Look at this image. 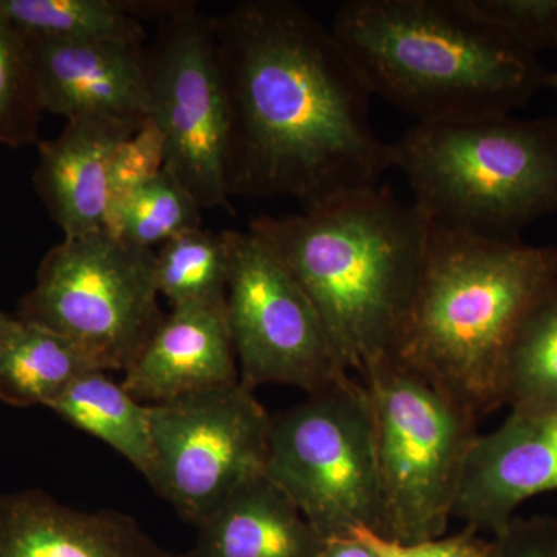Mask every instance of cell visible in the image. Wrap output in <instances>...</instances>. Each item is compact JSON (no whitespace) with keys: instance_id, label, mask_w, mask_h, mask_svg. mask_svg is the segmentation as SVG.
<instances>
[{"instance_id":"f546056e","label":"cell","mask_w":557,"mask_h":557,"mask_svg":"<svg viewBox=\"0 0 557 557\" xmlns=\"http://www.w3.org/2000/svg\"><path fill=\"white\" fill-rule=\"evenodd\" d=\"M549 89H555L557 91V72L552 73V76H549Z\"/></svg>"},{"instance_id":"ac0fdd59","label":"cell","mask_w":557,"mask_h":557,"mask_svg":"<svg viewBox=\"0 0 557 557\" xmlns=\"http://www.w3.org/2000/svg\"><path fill=\"white\" fill-rule=\"evenodd\" d=\"M177 0H0V14L28 36L146 44L143 20H161Z\"/></svg>"},{"instance_id":"d4e9b609","label":"cell","mask_w":557,"mask_h":557,"mask_svg":"<svg viewBox=\"0 0 557 557\" xmlns=\"http://www.w3.org/2000/svg\"><path fill=\"white\" fill-rule=\"evenodd\" d=\"M460 5L534 53L557 50V0H460Z\"/></svg>"},{"instance_id":"d6986e66","label":"cell","mask_w":557,"mask_h":557,"mask_svg":"<svg viewBox=\"0 0 557 557\" xmlns=\"http://www.w3.org/2000/svg\"><path fill=\"white\" fill-rule=\"evenodd\" d=\"M98 366L64 336L10 317L0 327V399L16 408L46 406ZM102 372V370H101Z\"/></svg>"},{"instance_id":"44dd1931","label":"cell","mask_w":557,"mask_h":557,"mask_svg":"<svg viewBox=\"0 0 557 557\" xmlns=\"http://www.w3.org/2000/svg\"><path fill=\"white\" fill-rule=\"evenodd\" d=\"M504 398L512 413H557V287L531 311L512 343Z\"/></svg>"},{"instance_id":"603a6c76","label":"cell","mask_w":557,"mask_h":557,"mask_svg":"<svg viewBox=\"0 0 557 557\" xmlns=\"http://www.w3.org/2000/svg\"><path fill=\"white\" fill-rule=\"evenodd\" d=\"M200 211L188 190L163 170L109 208L104 230L135 247L153 249L200 228Z\"/></svg>"},{"instance_id":"277c9868","label":"cell","mask_w":557,"mask_h":557,"mask_svg":"<svg viewBox=\"0 0 557 557\" xmlns=\"http://www.w3.org/2000/svg\"><path fill=\"white\" fill-rule=\"evenodd\" d=\"M330 28L369 94L418 123L511 115L552 76L460 0H350Z\"/></svg>"},{"instance_id":"cb8c5ba5","label":"cell","mask_w":557,"mask_h":557,"mask_svg":"<svg viewBox=\"0 0 557 557\" xmlns=\"http://www.w3.org/2000/svg\"><path fill=\"white\" fill-rule=\"evenodd\" d=\"M40 115L24 35L0 14V145L39 143Z\"/></svg>"},{"instance_id":"7402d4cb","label":"cell","mask_w":557,"mask_h":557,"mask_svg":"<svg viewBox=\"0 0 557 557\" xmlns=\"http://www.w3.org/2000/svg\"><path fill=\"white\" fill-rule=\"evenodd\" d=\"M157 288L172 309L223 306L230 284V255L223 233L193 228L156 252Z\"/></svg>"},{"instance_id":"ba28073f","label":"cell","mask_w":557,"mask_h":557,"mask_svg":"<svg viewBox=\"0 0 557 557\" xmlns=\"http://www.w3.org/2000/svg\"><path fill=\"white\" fill-rule=\"evenodd\" d=\"M267 478L321 539L358 528L383 536L375 434L368 392L357 380L309 395L271 418Z\"/></svg>"},{"instance_id":"5b68a950","label":"cell","mask_w":557,"mask_h":557,"mask_svg":"<svg viewBox=\"0 0 557 557\" xmlns=\"http://www.w3.org/2000/svg\"><path fill=\"white\" fill-rule=\"evenodd\" d=\"M391 148L392 168L437 225L518 237L557 214V116L417 123Z\"/></svg>"},{"instance_id":"4fadbf2b","label":"cell","mask_w":557,"mask_h":557,"mask_svg":"<svg viewBox=\"0 0 557 557\" xmlns=\"http://www.w3.org/2000/svg\"><path fill=\"white\" fill-rule=\"evenodd\" d=\"M552 491H557V413L511 412L496 431L475 440L454 516L496 537L523 502Z\"/></svg>"},{"instance_id":"30bf717a","label":"cell","mask_w":557,"mask_h":557,"mask_svg":"<svg viewBox=\"0 0 557 557\" xmlns=\"http://www.w3.org/2000/svg\"><path fill=\"white\" fill-rule=\"evenodd\" d=\"M230 255L226 311L242 386L302 388L309 395L351 381L321 314L269 245L223 231Z\"/></svg>"},{"instance_id":"2e32d148","label":"cell","mask_w":557,"mask_h":557,"mask_svg":"<svg viewBox=\"0 0 557 557\" xmlns=\"http://www.w3.org/2000/svg\"><path fill=\"white\" fill-rule=\"evenodd\" d=\"M0 557H174L131 516L83 511L39 490L0 496Z\"/></svg>"},{"instance_id":"7a4b0ae2","label":"cell","mask_w":557,"mask_h":557,"mask_svg":"<svg viewBox=\"0 0 557 557\" xmlns=\"http://www.w3.org/2000/svg\"><path fill=\"white\" fill-rule=\"evenodd\" d=\"M431 225L423 209L380 185L300 214L260 215L248 231L298 278L362 383L394 359Z\"/></svg>"},{"instance_id":"3957f363","label":"cell","mask_w":557,"mask_h":557,"mask_svg":"<svg viewBox=\"0 0 557 557\" xmlns=\"http://www.w3.org/2000/svg\"><path fill=\"white\" fill-rule=\"evenodd\" d=\"M557 287V245L432 222L394 361L480 418L505 405V366L539 302Z\"/></svg>"},{"instance_id":"8992f818","label":"cell","mask_w":557,"mask_h":557,"mask_svg":"<svg viewBox=\"0 0 557 557\" xmlns=\"http://www.w3.org/2000/svg\"><path fill=\"white\" fill-rule=\"evenodd\" d=\"M361 384L375 434L381 537L418 544L445 536L479 418L394 359Z\"/></svg>"},{"instance_id":"5bb4252c","label":"cell","mask_w":557,"mask_h":557,"mask_svg":"<svg viewBox=\"0 0 557 557\" xmlns=\"http://www.w3.org/2000/svg\"><path fill=\"white\" fill-rule=\"evenodd\" d=\"M236 383L239 368L226 304L172 309L121 381L148 406Z\"/></svg>"},{"instance_id":"6da1fadb","label":"cell","mask_w":557,"mask_h":557,"mask_svg":"<svg viewBox=\"0 0 557 557\" xmlns=\"http://www.w3.org/2000/svg\"><path fill=\"white\" fill-rule=\"evenodd\" d=\"M231 196L317 208L383 185L392 148L332 28L300 3L244 0L215 16Z\"/></svg>"},{"instance_id":"8fae6325","label":"cell","mask_w":557,"mask_h":557,"mask_svg":"<svg viewBox=\"0 0 557 557\" xmlns=\"http://www.w3.org/2000/svg\"><path fill=\"white\" fill-rule=\"evenodd\" d=\"M271 418L240 381L150 406L148 482L199 525L237 490L265 475Z\"/></svg>"},{"instance_id":"ffe728a7","label":"cell","mask_w":557,"mask_h":557,"mask_svg":"<svg viewBox=\"0 0 557 557\" xmlns=\"http://www.w3.org/2000/svg\"><path fill=\"white\" fill-rule=\"evenodd\" d=\"M49 409L79 431L101 440L149 478L153 468L150 406L137 401L109 372L94 370L69 384Z\"/></svg>"},{"instance_id":"4dcf8cb0","label":"cell","mask_w":557,"mask_h":557,"mask_svg":"<svg viewBox=\"0 0 557 557\" xmlns=\"http://www.w3.org/2000/svg\"><path fill=\"white\" fill-rule=\"evenodd\" d=\"M10 318V314H7L5 311L0 310V327L5 324L7 319Z\"/></svg>"},{"instance_id":"52a82bcc","label":"cell","mask_w":557,"mask_h":557,"mask_svg":"<svg viewBox=\"0 0 557 557\" xmlns=\"http://www.w3.org/2000/svg\"><path fill=\"white\" fill-rule=\"evenodd\" d=\"M159 296L156 251L101 228L44 256L16 317L72 341L102 372H126L166 317Z\"/></svg>"},{"instance_id":"e0dca14e","label":"cell","mask_w":557,"mask_h":557,"mask_svg":"<svg viewBox=\"0 0 557 557\" xmlns=\"http://www.w3.org/2000/svg\"><path fill=\"white\" fill-rule=\"evenodd\" d=\"M197 528V557H314L322 542L267 475L242 486Z\"/></svg>"},{"instance_id":"f1b7e54d","label":"cell","mask_w":557,"mask_h":557,"mask_svg":"<svg viewBox=\"0 0 557 557\" xmlns=\"http://www.w3.org/2000/svg\"><path fill=\"white\" fill-rule=\"evenodd\" d=\"M314 557H379L372 548L358 537L339 536L322 539Z\"/></svg>"},{"instance_id":"4316f807","label":"cell","mask_w":557,"mask_h":557,"mask_svg":"<svg viewBox=\"0 0 557 557\" xmlns=\"http://www.w3.org/2000/svg\"><path fill=\"white\" fill-rule=\"evenodd\" d=\"M351 534L368 544L379 557H491L493 555V541L487 542L471 527L465 528L461 533L454 536H443L435 541L418 542V544H399V542L388 541L366 528H358Z\"/></svg>"},{"instance_id":"83f0119b","label":"cell","mask_w":557,"mask_h":557,"mask_svg":"<svg viewBox=\"0 0 557 557\" xmlns=\"http://www.w3.org/2000/svg\"><path fill=\"white\" fill-rule=\"evenodd\" d=\"M491 557H557V520L515 518L493 539Z\"/></svg>"},{"instance_id":"9a60e30c","label":"cell","mask_w":557,"mask_h":557,"mask_svg":"<svg viewBox=\"0 0 557 557\" xmlns=\"http://www.w3.org/2000/svg\"><path fill=\"white\" fill-rule=\"evenodd\" d=\"M143 126L110 116L81 115L67 120L58 137L39 141L33 185L64 237L104 228L113 156Z\"/></svg>"},{"instance_id":"484cf974","label":"cell","mask_w":557,"mask_h":557,"mask_svg":"<svg viewBox=\"0 0 557 557\" xmlns=\"http://www.w3.org/2000/svg\"><path fill=\"white\" fill-rule=\"evenodd\" d=\"M163 170V139L157 127L148 121L134 137L126 139L113 156L109 180L110 207Z\"/></svg>"},{"instance_id":"7c38bea8","label":"cell","mask_w":557,"mask_h":557,"mask_svg":"<svg viewBox=\"0 0 557 557\" xmlns=\"http://www.w3.org/2000/svg\"><path fill=\"white\" fill-rule=\"evenodd\" d=\"M24 38L42 112L148 123L146 44Z\"/></svg>"},{"instance_id":"9c48e42d","label":"cell","mask_w":557,"mask_h":557,"mask_svg":"<svg viewBox=\"0 0 557 557\" xmlns=\"http://www.w3.org/2000/svg\"><path fill=\"white\" fill-rule=\"evenodd\" d=\"M146 51L149 121L163 139L164 171L203 208H231L226 186L228 113L215 16L194 2L159 20Z\"/></svg>"}]
</instances>
